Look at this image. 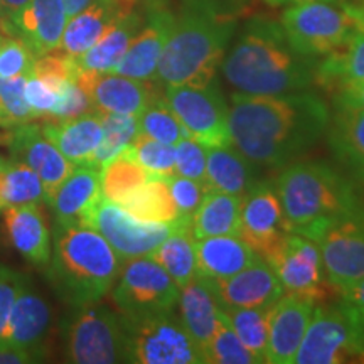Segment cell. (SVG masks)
Instances as JSON below:
<instances>
[{
	"mask_svg": "<svg viewBox=\"0 0 364 364\" xmlns=\"http://www.w3.org/2000/svg\"><path fill=\"white\" fill-rule=\"evenodd\" d=\"M231 145L252 164L285 167L307 152L331 124L327 105L312 93L233 95Z\"/></svg>",
	"mask_w": 364,
	"mask_h": 364,
	"instance_id": "6da1fadb",
	"label": "cell"
},
{
	"mask_svg": "<svg viewBox=\"0 0 364 364\" xmlns=\"http://www.w3.org/2000/svg\"><path fill=\"white\" fill-rule=\"evenodd\" d=\"M309 56L295 53L280 26L258 21L245 31L223 63V75L240 93L284 95L316 81Z\"/></svg>",
	"mask_w": 364,
	"mask_h": 364,
	"instance_id": "7a4b0ae2",
	"label": "cell"
},
{
	"mask_svg": "<svg viewBox=\"0 0 364 364\" xmlns=\"http://www.w3.org/2000/svg\"><path fill=\"white\" fill-rule=\"evenodd\" d=\"M122 260L93 228L70 226L54 231L46 279L70 307L102 300L120 275Z\"/></svg>",
	"mask_w": 364,
	"mask_h": 364,
	"instance_id": "3957f363",
	"label": "cell"
},
{
	"mask_svg": "<svg viewBox=\"0 0 364 364\" xmlns=\"http://www.w3.org/2000/svg\"><path fill=\"white\" fill-rule=\"evenodd\" d=\"M233 29V19L211 7H189L164 46L156 78L166 86L211 83Z\"/></svg>",
	"mask_w": 364,
	"mask_h": 364,
	"instance_id": "277c9868",
	"label": "cell"
},
{
	"mask_svg": "<svg viewBox=\"0 0 364 364\" xmlns=\"http://www.w3.org/2000/svg\"><path fill=\"white\" fill-rule=\"evenodd\" d=\"M275 191L290 231L329 218L353 215L363 203L353 182L326 162L289 164L277 179Z\"/></svg>",
	"mask_w": 364,
	"mask_h": 364,
	"instance_id": "5b68a950",
	"label": "cell"
},
{
	"mask_svg": "<svg viewBox=\"0 0 364 364\" xmlns=\"http://www.w3.org/2000/svg\"><path fill=\"white\" fill-rule=\"evenodd\" d=\"M63 358L75 364L127 363V331L122 314L105 304L75 306L59 321Z\"/></svg>",
	"mask_w": 364,
	"mask_h": 364,
	"instance_id": "8992f818",
	"label": "cell"
},
{
	"mask_svg": "<svg viewBox=\"0 0 364 364\" xmlns=\"http://www.w3.org/2000/svg\"><path fill=\"white\" fill-rule=\"evenodd\" d=\"M294 363H364V312L346 302L318 304Z\"/></svg>",
	"mask_w": 364,
	"mask_h": 364,
	"instance_id": "52a82bcc",
	"label": "cell"
},
{
	"mask_svg": "<svg viewBox=\"0 0 364 364\" xmlns=\"http://www.w3.org/2000/svg\"><path fill=\"white\" fill-rule=\"evenodd\" d=\"M292 233L317 245L327 280L338 294L364 279V220L359 211L312 223Z\"/></svg>",
	"mask_w": 364,
	"mask_h": 364,
	"instance_id": "ba28073f",
	"label": "cell"
},
{
	"mask_svg": "<svg viewBox=\"0 0 364 364\" xmlns=\"http://www.w3.org/2000/svg\"><path fill=\"white\" fill-rule=\"evenodd\" d=\"M280 27L290 48L302 56H326L339 49L356 27L344 7L326 0L295 4L282 14Z\"/></svg>",
	"mask_w": 364,
	"mask_h": 364,
	"instance_id": "9c48e42d",
	"label": "cell"
},
{
	"mask_svg": "<svg viewBox=\"0 0 364 364\" xmlns=\"http://www.w3.org/2000/svg\"><path fill=\"white\" fill-rule=\"evenodd\" d=\"M124 317V316H122ZM127 363L201 364L203 356L172 312L127 318Z\"/></svg>",
	"mask_w": 364,
	"mask_h": 364,
	"instance_id": "30bf717a",
	"label": "cell"
},
{
	"mask_svg": "<svg viewBox=\"0 0 364 364\" xmlns=\"http://www.w3.org/2000/svg\"><path fill=\"white\" fill-rule=\"evenodd\" d=\"M112 289L113 306L127 318H140L172 312L179 287L150 257L127 260Z\"/></svg>",
	"mask_w": 364,
	"mask_h": 364,
	"instance_id": "8fae6325",
	"label": "cell"
},
{
	"mask_svg": "<svg viewBox=\"0 0 364 364\" xmlns=\"http://www.w3.org/2000/svg\"><path fill=\"white\" fill-rule=\"evenodd\" d=\"M164 102L196 142L206 149L230 147V108L215 85L167 86Z\"/></svg>",
	"mask_w": 364,
	"mask_h": 364,
	"instance_id": "7c38bea8",
	"label": "cell"
},
{
	"mask_svg": "<svg viewBox=\"0 0 364 364\" xmlns=\"http://www.w3.org/2000/svg\"><path fill=\"white\" fill-rule=\"evenodd\" d=\"M188 225H191V221L182 218L174 223L136 220L124 208L103 198L95 211L90 228L97 230L112 245L120 260H132L149 257L177 228Z\"/></svg>",
	"mask_w": 364,
	"mask_h": 364,
	"instance_id": "4fadbf2b",
	"label": "cell"
},
{
	"mask_svg": "<svg viewBox=\"0 0 364 364\" xmlns=\"http://www.w3.org/2000/svg\"><path fill=\"white\" fill-rule=\"evenodd\" d=\"M268 263L279 277L284 294L299 295L317 306L338 294L327 280L317 245L307 236L290 231L280 252Z\"/></svg>",
	"mask_w": 364,
	"mask_h": 364,
	"instance_id": "5bb4252c",
	"label": "cell"
},
{
	"mask_svg": "<svg viewBox=\"0 0 364 364\" xmlns=\"http://www.w3.org/2000/svg\"><path fill=\"white\" fill-rule=\"evenodd\" d=\"M290 233L279 194L268 184H255L243 196L238 236L258 257L272 262Z\"/></svg>",
	"mask_w": 364,
	"mask_h": 364,
	"instance_id": "9a60e30c",
	"label": "cell"
},
{
	"mask_svg": "<svg viewBox=\"0 0 364 364\" xmlns=\"http://www.w3.org/2000/svg\"><path fill=\"white\" fill-rule=\"evenodd\" d=\"M11 159L24 162L39 176L44 189V201L51 204L59 186L68 179L76 166L59 152L51 140L46 139L41 125L27 124L14 125L4 136Z\"/></svg>",
	"mask_w": 364,
	"mask_h": 364,
	"instance_id": "2e32d148",
	"label": "cell"
},
{
	"mask_svg": "<svg viewBox=\"0 0 364 364\" xmlns=\"http://www.w3.org/2000/svg\"><path fill=\"white\" fill-rule=\"evenodd\" d=\"M76 83L86 91L93 108L100 113L139 117L159 100L157 88L150 80H135L117 73L78 71Z\"/></svg>",
	"mask_w": 364,
	"mask_h": 364,
	"instance_id": "e0dca14e",
	"label": "cell"
},
{
	"mask_svg": "<svg viewBox=\"0 0 364 364\" xmlns=\"http://www.w3.org/2000/svg\"><path fill=\"white\" fill-rule=\"evenodd\" d=\"M316 307L317 304L312 300L292 294H284L273 304L268 322L267 363L290 364L295 361Z\"/></svg>",
	"mask_w": 364,
	"mask_h": 364,
	"instance_id": "ac0fdd59",
	"label": "cell"
},
{
	"mask_svg": "<svg viewBox=\"0 0 364 364\" xmlns=\"http://www.w3.org/2000/svg\"><path fill=\"white\" fill-rule=\"evenodd\" d=\"M53 331V311L43 295L29 289V282L14 304L11 318L2 343H9L29 351L36 361L48 358L49 338Z\"/></svg>",
	"mask_w": 364,
	"mask_h": 364,
	"instance_id": "d6986e66",
	"label": "cell"
},
{
	"mask_svg": "<svg viewBox=\"0 0 364 364\" xmlns=\"http://www.w3.org/2000/svg\"><path fill=\"white\" fill-rule=\"evenodd\" d=\"M218 304L223 309H245L272 306L284 295L279 277L270 263L257 262L223 280H209Z\"/></svg>",
	"mask_w": 364,
	"mask_h": 364,
	"instance_id": "ffe728a7",
	"label": "cell"
},
{
	"mask_svg": "<svg viewBox=\"0 0 364 364\" xmlns=\"http://www.w3.org/2000/svg\"><path fill=\"white\" fill-rule=\"evenodd\" d=\"M140 27L132 43L112 73L135 80H152L167 39L176 26V17L166 7H150L147 21Z\"/></svg>",
	"mask_w": 364,
	"mask_h": 364,
	"instance_id": "44dd1931",
	"label": "cell"
},
{
	"mask_svg": "<svg viewBox=\"0 0 364 364\" xmlns=\"http://www.w3.org/2000/svg\"><path fill=\"white\" fill-rule=\"evenodd\" d=\"M102 194L100 169L91 166H76L68 179L59 186L49 206L59 228H90Z\"/></svg>",
	"mask_w": 364,
	"mask_h": 364,
	"instance_id": "7402d4cb",
	"label": "cell"
},
{
	"mask_svg": "<svg viewBox=\"0 0 364 364\" xmlns=\"http://www.w3.org/2000/svg\"><path fill=\"white\" fill-rule=\"evenodd\" d=\"M136 9V0H97L68 19L59 51L78 58Z\"/></svg>",
	"mask_w": 364,
	"mask_h": 364,
	"instance_id": "603a6c76",
	"label": "cell"
},
{
	"mask_svg": "<svg viewBox=\"0 0 364 364\" xmlns=\"http://www.w3.org/2000/svg\"><path fill=\"white\" fill-rule=\"evenodd\" d=\"M66 22L63 0H31L14 19L9 34L21 38L39 58L59 48Z\"/></svg>",
	"mask_w": 364,
	"mask_h": 364,
	"instance_id": "cb8c5ba5",
	"label": "cell"
},
{
	"mask_svg": "<svg viewBox=\"0 0 364 364\" xmlns=\"http://www.w3.org/2000/svg\"><path fill=\"white\" fill-rule=\"evenodd\" d=\"M7 236L12 247L31 265L46 270L53 252L51 231L39 204H22L4 209Z\"/></svg>",
	"mask_w": 364,
	"mask_h": 364,
	"instance_id": "d4e9b609",
	"label": "cell"
},
{
	"mask_svg": "<svg viewBox=\"0 0 364 364\" xmlns=\"http://www.w3.org/2000/svg\"><path fill=\"white\" fill-rule=\"evenodd\" d=\"M177 306L182 326L201 353L203 363H206L208 346L220 321V306L209 280L196 273L193 280L179 287Z\"/></svg>",
	"mask_w": 364,
	"mask_h": 364,
	"instance_id": "484cf974",
	"label": "cell"
},
{
	"mask_svg": "<svg viewBox=\"0 0 364 364\" xmlns=\"http://www.w3.org/2000/svg\"><path fill=\"white\" fill-rule=\"evenodd\" d=\"M41 130L73 166H90L103 139L102 113L93 110L70 120H46Z\"/></svg>",
	"mask_w": 364,
	"mask_h": 364,
	"instance_id": "4316f807",
	"label": "cell"
},
{
	"mask_svg": "<svg viewBox=\"0 0 364 364\" xmlns=\"http://www.w3.org/2000/svg\"><path fill=\"white\" fill-rule=\"evenodd\" d=\"M258 258L238 235L208 236L196 241V268L208 280L233 277Z\"/></svg>",
	"mask_w": 364,
	"mask_h": 364,
	"instance_id": "83f0119b",
	"label": "cell"
},
{
	"mask_svg": "<svg viewBox=\"0 0 364 364\" xmlns=\"http://www.w3.org/2000/svg\"><path fill=\"white\" fill-rule=\"evenodd\" d=\"M327 130L334 156L354 179L364 184V108L336 105Z\"/></svg>",
	"mask_w": 364,
	"mask_h": 364,
	"instance_id": "f1b7e54d",
	"label": "cell"
},
{
	"mask_svg": "<svg viewBox=\"0 0 364 364\" xmlns=\"http://www.w3.org/2000/svg\"><path fill=\"white\" fill-rule=\"evenodd\" d=\"M243 198L209 188L201 204L191 218V233L194 240L208 236L238 235Z\"/></svg>",
	"mask_w": 364,
	"mask_h": 364,
	"instance_id": "f546056e",
	"label": "cell"
},
{
	"mask_svg": "<svg viewBox=\"0 0 364 364\" xmlns=\"http://www.w3.org/2000/svg\"><path fill=\"white\" fill-rule=\"evenodd\" d=\"M142 26L144 16L136 12L135 9L134 12L110 27V31L97 44L91 46L88 51L75 58L78 70L91 73H112L120 63V59L124 58L132 39L139 34Z\"/></svg>",
	"mask_w": 364,
	"mask_h": 364,
	"instance_id": "4dcf8cb0",
	"label": "cell"
},
{
	"mask_svg": "<svg viewBox=\"0 0 364 364\" xmlns=\"http://www.w3.org/2000/svg\"><path fill=\"white\" fill-rule=\"evenodd\" d=\"M206 177L209 188L241 198L255 186L252 162L231 145L208 149Z\"/></svg>",
	"mask_w": 364,
	"mask_h": 364,
	"instance_id": "1f68e13d",
	"label": "cell"
},
{
	"mask_svg": "<svg viewBox=\"0 0 364 364\" xmlns=\"http://www.w3.org/2000/svg\"><path fill=\"white\" fill-rule=\"evenodd\" d=\"M136 220L149 223H174L179 220L167 179L150 177L145 184L132 191L117 203Z\"/></svg>",
	"mask_w": 364,
	"mask_h": 364,
	"instance_id": "d6a6232c",
	"label": "cell"
},
{
	"mask_svg": "<svg viewBox=\"0 0 364 364\" xmlns=\"http://www.w3.org/2000/svg\"><path fill=\"white\" fill-rule=\"evenodd\" d=\"M149 257L169 273L177 287L193 280L198 268H196V241L191 233V225L177 228Z\"/></svg>",
	"mask_w": 364,
	"mask_h": 364,
	"instance_id": "836d02e7",
	"label": "cell"
},
{
	"mask_svg": "<svg viewBox=\"0 0 364 364\" xmlns=\"http://www.w3.org/2000/svg\"><path fill=\"white\" fill-rule=\"evenodd\" d=\"M326 56L316 70L318 83L339 86L344 81H364V33L361 31H354L339 49Z\"/></svg>",
	"mask_w": 364,
	"mask_h": 364,
	"instance_id": "e575fe53",
	"label": "cell"
},
{
	"mask_svg": "<svg viewBox=\"0 0 364 364\" xmlns=\"http://www.w3.org/2000/svg\"><path fill=\"white\" fill-rule=\"evenodd\" d=\"M41 201H44V189L39 176L24 162L4 159L0 164V209Z\"/></svg>",
	"mask_w": 364,
	"mask_h": 364,
	"instance_id": "d590c367",
	"label": "cell"
},
{
	"mask_svg": "<svg viewBox=\"0 0 364 364\" xmlns=\"http://www.w3.org/2000/svg\"><path fill=\"white\" fill-rule=\"evenodd\" d=\"M100 177H102L103 198L117 204L132 191L145 184L152 176L140 166L129 145L124 152L105 164L100 171Z\"/></svg>",
	"mask_w": 364,
	"mask_h": 364,
	"instance_id": "8d00e7d4",
	"label": "cell"
},
{
	"mask_svg": "<svg viewBox=\"0 0 364 364\" xmlns=\"http://www.w3.org/2000/svg\"><path fill=\"white\" fill-rule=\"evenodd\" d=\"M272 306L245 309L221 307L236 336L245 344V348L258 359V363H267L268 322H270Z\"/></svg>",
	"mask_w": 364,
	"mask_h": 364,
	"instance_id": "74e56055",
	"label": "cell"
},
{
	"mask_svg": "<svg viewBox=\"0 0 364 364\" xmlns=\"http://www.w3.org/2000/svg\"><path fill=\"white\" fill-rule=\"evenodd\" d=\"M102 144L98 145L90 164L91 167H97L100 171L105 164L115 159L134 142L135 135L139 134V117L125 115V113H102Z\"/></svg>",
	"mask_w": 364,
	"mask_h": 364,
	"instance_id": "f35d334b",
	"label": "cell"
},
{
	"mask_svg": "<svg viewBox=\"0 0 364 364\" xmlns=\"http://www.w3.org/2000/svg\"><path fill=\"white\" fill-rule=\"evenodd\" d=\"M209 364H255L258 359L245 348L236 332L228 321L226 314L220 307V321L206 351Z\"/></svg>",
	"mask_w": 364,
	"mask_h": 364,
	"instance_id": "ab89813d",
	"label": "cell"
},
{
	"mask_svg": "<svg viewBox=\"0 0 364 364\" xmlns=\"http://www.w3.org/2000/svg\"><path fill=\"white\" fill-rule=\"evenodd\" d=\"M130 150L140 166L152 177H171L176 174V152L174 145L159 142L150 139L142 132L135 135Z\"/></svg>",
	"mask_w": 364,
	"mask_h": 364,
	"instance_id": "60d3db41",
	"label": "cell"
},
{
	"mask_svg": "<svg viewBox=\"0 0 364 364\" xmlns=\"http://www.w3.org/2000/svg\"><path fill=\"white\" fill-rule=\"evenodd\" d=\"M139 132L159 142L176 145L179 140L191 136L166 102L157 100L139 115Z\"/></svg>",
	"mask_w": 364,
	"mask_h": 364,
	"instance_id": "b9f144b4",
	"label": "cell"
},
{
	"mask_svg": "<svg viewBox=\"0 0 364 364\" xmlns=\"http://www.w3.org/2000/svg\"><path fill=\"white\" fill-rule=\"evenodd\" d=\"M36 54L17 36L2 34L0 39V76L12 78L19 75H31Z\"/></svg>",
	"mask_w": 364,
	"mask_h": 364,
	"instance_id": "7bdbcfd3",
	"label": "cell"
},
{
	"mask_svg": "<svg viewBox=\"0 0 364 364\" xmlns=\"http://www.w3.org/2000/svg\"><path fill=\"white\" fill-rule=\"evenodd\" d=\"M29 75L12 76L4 78L0 76V103L4 105L9 117L16 125L27 124V122L38 120L33 108L26 100V81Z\"/></svg>",
	"mask_w": 364,
	"mask_h": 364,
	"instance_id": "ee69618b",
	"label": "cell"
},
{
	"mask_svg": "<svg viewBox=\"0 0 364 364\" xmlns=\"http://www.w3.org/2000/svg\"><path fill=\"white\" fill-rule=\"evenodd\" d=\"M176 174L208 184L206 177V147L196 142L193 136H186L174 145ZM209 186V184H208Z\"/></svg>",
	"mask_w": 364,
	"mask_h": 364,
	"instance_id": "f6af8a7d",
	"label": "cell"
},
{
	"mask_svg": "<svg viewBox=\"0 0 364 364\" xmlns=\"http://www.w3.org/2000/svg\"><path fill=\"white\" fill-rule=\"evenodd\" d=\"M167 184L171 188L172 199H174L177 213H179V218L182 220H189L193 218L196 209L201 204L204 194L209 189L208 184H203V182L188 179V177L182 176H171L166 177Z\"/></svg>",
	"mask_w": 364,
	"mask_h": 364,
	"instance_id": "bcb514c9",
	"label": "cell"
},
{
	"mask_svg": "<svg viewBox=\"0 0 364 364\" xmlns=\"http://www.w3.org/2000/svg\"><path fill=\"white\" fill-rule=\"evenodd\" d=\"M27 282L29 280L24 273L14 270L11 267L0 265V343L4 341L14 304Z\"/></svg>",
	"mask_w": 364,
	"mask_h": 364,
	"instance_id": "7dc6e473",
	"label": "cell"
},
{
	"mask_svg": "<svg viewBox=\"0 0 364 364\" xmlns=\"http://www.w3.org/2000/svg\"><path fill=\"white\" fill-rule=\"evenodd\" d=\"M93 110L95 108L86 91L76 81H73L63 88L61 97L46 120H70V118L81 117Z\"/></svg>",
	"mask_w": 364,
	"mask_h": 364,
	"instance_id": "c3c4849f",
	"label": "cell"
},
{
	"mask_svg": "<svg viewBox=\"0 0 364 364\" xmlns=\"http://www.w3.org/2000/svg\"><path fill=\"white\" fill-rule=\"evenodd\" d=\"M61 91L54 88V86L48 85L46 81L36 78L34 75L27 76L26 81V100L29 103V107L33 108L36 113V118H46L49 117V113L54 108V105L58 103L59 97H61Z\"/></svg>",
	"mask_w": 364,
	"mask_h": 364,
	"instance_id": "681fc988",
	"label": "cell"
},
{
	"mask_svg": "<svg viewBox=\"0 0 364 364\" xmlns=\"http://www.w3.org/2000/svg\"><path fill=\"white\" fill-rule=\"evenodd\" d=\"M336 105L343 107L364 108V81H344L338 86V97Z\"/></svg>",
	"mask_w": 364,
	"mask_h": 364,
	"instance_id": "f907efd6",
	"label": "cell"
},
{
	"mask_svg": "<svg viewBox=\"0 0 364 364\" xmlns=\"http://www.w3.org/2000/svg\"><path fill=\"white\" fill-rule=\"evenodd\" d=\"M31 0H0V33L9 34V27Z\"/></svg>",
	"mask_w": 364,
	"mask_h": 364,
	"instance_id": "816d5d0a",
	"label": "cell"
},
{
	"mask_svg": "<svg viewBox=\"0 0 364 364\" xmlns=\"http://www.w3.org/2000/svg\"><path fill=\"white\" fill-rule=\"evenodd\" d=\"M38 363L26 349L9 343H0V364H31Z\"/></svg>",
	"mask_w": 364,
	"mask_h": 364,
	"instance_id": "f5cc1de1",
	"label": "cell"
},
{
	"mask_svg": "<svg viewBox=\"0 0 364 364\" xmlns=\"http://www.w3.org/2000/svg\"><path fill=\"white\" fill-rule=\"evenodd\" d=\"M339 295L343 297V302L364 312V279L358 280L356 284L346 287V289L341 290Z\"/></svg>",
	"mask_w": 364,
	"mask_h": 364,
	"instance_id": "db71d44e",
	"label": "cell"
},
{
	"mask_svg": "<svg viewBox=\"0 0 364 364\" xmlns=\"http://www.w3.org/2000/svg\"><path fill=\"white\" fill-rule=\"evenodd\" d=\"M343 7L344 11L349 14V17L353 19L354 27H356L358 31H361V33H364V7L351 2H344Z\"/></svg>",
	"mask_w": 364,
	"mask_h": 364,
	"instance_id": "11a10c76",
	"label": "cell"
},
{
	"mask_svg": "<svg viewBox=\"0 0 364 364\" xmlns=\"http://www.w3.org/2000/svg\"><path fill=\"white\" fill-rule=\"evenodd\" d=\"M63 2H65L68 19H70V17L76 16V14L83 11V9L91 6L93 2H97V0H63Z\"/></svg>",
	"mask_w": 364,
	"mask_h": 364,
	"instance_id": "9f6ffc18",
	"label": "cell"
},
{
	"mask_svg": "<svg viewBox=\"0 0 364 364\" xmlns=\"http://www.w3.org/2000/svg\"><path fill=\"white\" fill-rule=\"evenodd\" d=\"M16 125L12 122V118L9 117V113L6 112V108H4V105L0 103V127H4V129H12V127Z\"/></svg>",
	"mask_w": 364,
	"mask_h": 364,
	"instance_id": "6f0895ef",
	"label": "cell"
},
{
	"mask_svg": "<svg viewBox=\"0 0 364 364\" xmlns=\"http://www.w3.org/2000/svg\"><path fill=\"white\" fill-rule=\"evenodd\" d=\"M270 6H285V4H302L312 2V0H267ZM326 2H334V0H326Z\"/></svg>",
	"mask_w": 364,
	"mask_h": 364,
	"instance_id": "680465c9",
	"label": "cell"
},
{
	"mask_svg": "<svg viewBox=\"0 0 364 364\" xmlns=\"http://www.w3.org/2000/svg\"><path fill=\"white\" fill-rule=\"evenodd\" d=\"M359 213H361V216H363V220H364V201L361 203V208H359Z\"/></svg>",
	"mask_w": 364,
	"mask_h": 364,
	"instance_id": "91938a15",
	"label": "cell"
},
{
	"mask_svg": "<svg viewBox=\"0 0 364 364\" xmlns=\"http://www.w3.org/2000/svg\"><path fill=\"white\" fill-rule=\"evenodd\" d=\"M358 2H359L358 6H363V7H364V0H358Z\"/></svg>",
	"mask_w": 364,
	"mask_h": 364,
	"instance_id": "94428289",
	"label": "cell"
},
{
	"mask_svg": "<svg viewBox=\"0 0 364 364\" xmlns=\"http://www.w3.org/2000/svg\"><path fill=\"white\" fill-rule=\"evenodd\" d=\"M2 161H4V159H2V157H0V164H2Z\"/></svg>",
	"mask_w": 364,
	"mask_h": 364,
	"instance_id": "6125c7cd",
	"label": "cell"
},
{
	"mask_svg": "<svg viewBox=\"0 0 364 364\" xmlns=\"http://www.w3.org/2000/svg\"><path fill=\"white\" fill-rule=\"evenodd\" d=\"M0 39H2V33H0Z\"/></svg>",
	"mask_w": 364,
	"mask_h": 364,
	"instance_id": "be15d7a7",
	"label": "cell"
},
{
	"mask_svg": "<svg viewBox=\"0 0 364 364\" xmlns=\"http://www.w3.org/2000/svg\"><path fill=\"white\" fill-rule=\"evenodd\" d=\"M0 140H2V136H0Z\"/></svg>",
	"mask_w": 364,
	"mask_h": 364,
	"instance_id": "e7e4bbea",
	"label": "cell"
}]
</instances>
